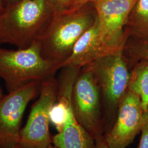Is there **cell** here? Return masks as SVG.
Instances as JSON below:
<instances>
[{
    "label": "cell",
    "mask_w": 148,
    "mask_h": 148,
    "mask_svg": "<svg viewBox=\"0 0 148 148\" xmlns=\"http://www.w3.org/2000/svg\"><path fill=\"white\" fill-rule=\"evenodd\" d=\"M53 13L45 0H21L0 12V46L29 47L36 42Z\"/></svg>",
    "instance_id": "obj_1"
},
{
    "label": "cell",
    "mask_w": 148,
    "mask_h": 148,
    "mask_svg": "<svg viewBox=\"0 0 148 148\" xmlns=\"http://www.w3.org/2000/svg\"><path fill=\"white\" fill-rule=\"evenodd\" d=\"M45 58L37 41L29 47L7 49L0 46V79L11 92L34 82H42L58 68Z\"/></svg>",
    "instance_id": "obj_2"
},
{
    "label": "cell",
    "mask_w": 148,
    "mask_h": 148,
    "mask_svg": "<svg viewBox=\"0 0 148 148\" xmlns=\"http://www.w3.org/2000/svg\"><path fill=\"white\" fill-rule=\"evenodd\" d=\"M92 19L86 14L68 10L53 14L47 29L37 41L43 57L60 68L77 41L91 25Z\"/></svg>",
    "instance_id": "obj_3"
},
{
    "label": "cell",
    "mask_w": 148,
    "mask_h": 148,
    "mask_svg": "<svg viewBox=\"0 0 148 148\" xmlns=\"http://www.w3.org/2000/svg\"><path fill=\"white\" fill-rule=\"evenodd\" d=\"M95 72L106 103L104 132L112 126L118 106L128 87L130 76L119 53H112L98 58Z\"/></svg>",
    "instance_id": "obj_4"
},
{
    "label": "cell",
    "mask_w": 148,
    "mask_h": 148,
    "mask_svg": "<svg viewBox=\"0 0 148 148\" xmlns=\"http://www.w3.org/2000/svg\"><path fill=\"white\" fill-rule=\"evenodd\" d=\"M58 84L52 79L41 83L39 97L21 128L19 144L23 148H48L52 144L49 130L50 110L57 99Z\"/></svg>",
    "instance_id": "obj_5"
},
{
    "label": "cell",
    "mask_w": 148,
    "mask_h": 148,
    "mask_svg": "<svg viewBox=\"0 0 148 148\" xmlns=\"http://www.w3.org/2000/svg\"><path fill=\"white\" fill-rule=\"evenodd\" d=\"M99 91L97 81L89 71L76 79L72 94L75 118L95 139L104 135V119L101 109Z\"/></svg>",
    "instance_id": "obj_6"
},
{
    "label": "cell",
    "mask_w": 148,
    "mask_h": 148,
    "mask_svg": "<svg viewBox=\"0 0 148 148\" xmlns=\"http://www.w3.org/2000/svg\"><path fill=\"white\" fill-rule=\"evenodd\" d=\"M41 83H30L1 98L0 146L19 143L24 112L29 103L39 93Z\"/></svg>",
    "instance_id": "obj_7"
},
{
    "label": "cell",
    "mask_w": 148,
    "mask_h": 148,
    "mask_svg": "<svg viewBox=\"0 0 148 148\" xmlns=\"http://www.w3.org/2000/svg\"><path fill=\"white\" fill-rule=\"evenodd\" d=\"M144 110L138 95L128 90L120 101L111 128L103 135L109 148H127L143 127Z\"/></svg>",
    "instance_id": "obj_8"
},
{
    "label": "cell",
    "mask_w": 148,
    "mask_h": 148,
    "mask_svg": "<svg viewBox=\"0 0 148 148\" xmlns=\"http://www.w3.org/2000/svg\"><path fill=\"white\" fill-rule=\"evenodd\" d=\"M137 1L98 0L95 2L101 42L111 52L119 45L123 25Z\"/></svg>",
    "instance_id": "obj_9"
},
{
    "label": "cell",
    "mask_w": 148,
    "mask_h": 148,
    "mask_svg": "<svg viewBox=\"0 0 148 148\" xmlns=\"http://www.w3.org/2000/svg\"><path fill=\"white\" fill-rule=\"evenodd\" d=\"M111 52L101 42L97 19L75 43L70 54L60 65V68L72 67L99 58Z\"/></svg>",
    "instance_id": "obj_10"
},
{
    "label": "cell",
    "mask_w": 148,
    "mask_h": 148,
    "mask_svg": "<svg viewBox=\"0 0 148 148\" xmlns=\"http://www.w3.org/2000/svg\"><path fill=\"white\" fill-rule=\"evenodd\" d=\"M52 144L58 148H95V139L77 121L73 105L62 132L52 136Z\"/></svg>",
    "instance_id": "obj_11"
},
{
    "label": "cell",
    "mask_w": 148,
    "mask_h": 148,
    "mask_svg": "<svg viewBox=\"0 0 148 148\" xmlns=\"http://www.w3.org/2000/svg\"><path fill=\"white\" fill-rule=\"evenodd\" d=\"M128 90L139 97L144 112H145L148 108V65L134 70L130 76Z\"/></svg>",
    "instance_id": "obj_12"
},
{
    "label": "cell",
    "mask_w": 148,
    "mask_h": 148,
    "mask_svg": "<svg viewBox=\"0 0 148 148\" xmlns=\"http://www.w3.org/2000/svg\"><path fill=\"white\" fill-rule=\"evenodd\" d=\"M48 7L53 14L70 10L74 0H45Z\"/></svg>",
    "instance_id": "obj_13"
},
{
    "label": "cell",
    "mask_w": 148,
    "mask_h": 148,
    "mask_svg": "<svg viewBox=\"0 0 148 148\" xmlns=\"http://www.w3.org/2000/svg\"><path fill=\"white\" fill-rule=\"evenodd\" d=\"M135 6L138 18L144 23H148V0H138Z\"/></svg>",
    "instance_id": "obj_14"
},
{
    "label": "cell",
    "mask_w": 148,
    "mask_h": 148,
    "mask_svg": "<svg viewBox=\"0 0 148 148\" xmlns=\"http://www.w3.org/2000/svg\"><path fill=\"white\" fill-rule=\"evenodd\" d=\"M141 137L137 148H148V124H143Z\"/></svg>",
    "instance_id": "obj_15"
},
{
    "label": "cell",
    "mask_w": 148,
    "mask_h": 148,
    "mask_svg": "<svg viewBox=\"0 0 148 148\" xmlns=\"http://www.w3.org/2000/svg\"><path fill=\"white\" fill-rule=\"evenodd\" d=\"M97 1H98V0H74L73 5H72L71 8H70V10H69L77 11L80 7L85 5V4H86L88 2L93 1V2H95Z\"/></svg>",
    "instance_id": "obj_16"
},
{
    "label": "cell",
    "mask_w": 148,
    "mask_h": 148,
    "mask_svg": "<svg viewBox=\"0 0 148 148\" xmlns=\"http://www.w3.org/2000/svg\"><path fill=\"white\" fill-rule=\"evenodd\" d=\"M95 148H109L104 140L103 135H101L95 138Z\"/></svg>",
    "instance_id": "obj_17"
},
{
    "label": "cell",
    "mask_w": 148,
    "mask_h": 148,
    "mask_svg": "<svg viewBox=\"0 0 148 148\" xmlns=\"http://www.w3.org/2000/svg\"><path fill=\"white\" fill-rule=\"evenodd\" d=\"M0 148H23L19 143H15L5 145L3 146H0Z\"/></svg>",
    "instance_id": "obj_18"
},
{
    "label": "cell",
    "mask_w": 148,
    "mask_h": 148,
    "mask_svg": "<svg viewBox=\"0 0 148 148\" xmlns=\"http://www.w3.org/2000/svg\"><path fill=\"white\" fill-rule=\"evenodd\" d=\"M21 1V0H3L5 6L15 3L19 2Z\"/></svg>",
    "instance_id": "obj_19"
},
{
    "label": "cell",
    "mask_w": 148,
    "mask_h": 148,
    "mask_svg": "<svg viewBox=\"0 0 148 148\" xmlns=\"http://www.w3.org/2000/svg\"><path fill=\"white\" fill-rule=\"evenodd\" d=\"M145 123L148 124V108L143 115V125Z\"/></svg>",
    "instance_id": "obj_20"
},
{
    "label": "cell",
    "mask_w": 148,
    "mask_h": 148,
    "mask_svg": "<svg viewBox=\"0 0 148 148\" xmlns=\"http://www.w3.org/2000/svg\"><path fill=\"white\" fill-rule=\"evenodd\" d=\"M4 7H5V5H4L3 0H0V12L3 10Z\"/></svg>",
    "instance_id": "obj_21"
},
{
    "label": "cell",
    "mask_w": 148,
    "mask_h": 148,
    "mask_svg": "<svg viewBox=\"0 0 148 148\" xmlns=\"http://www.w3.org/2000/svg\"><path fill=\"white\" fill-rule=\"evenodd\" d=\"M144 54L145 55V56L148 58V47L146 48V49L144 51Z\"/></svg>",
    "instance_id": "obj_22"
},
{
    "label": "cell",
    "mask_w": 148,
    "mask_h": 148,
    "mask_svg": "<svg viewBox=\"0 0 148 148\" xmlns=\"http://www.w3.org/2000/svg\"><path fill=\"white\" fill-rule=\"evenodd\" d=\"M48 148H57V147H56V146H54V145H53V144H51V145H50V146H49V147H48Z\"/></svg>",
    "instance_id": "obj_23"
},
{
    "label": "cell",
    "mask_w": 148,
    "mask_h": 148,
    "mask_svg": "<svg viewBox=\"0 0 148 148\" xmlns=\"http://www.w3.org/2000/svg\"><path fill=\"white\" fill-rule=\"evenodd\" d=\"M2 97H3L2 91V90H1V87H0V99H1V98Z\"/></svg>",
    "instance_id": "obj_24"
}]
</instances>
